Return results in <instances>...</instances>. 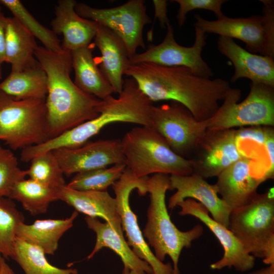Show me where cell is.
Masks as SVG:
<instances>
[{
	"instance_id": "f1b7e54d",
	"label": "cell",
	"mask_w": 274,
	"mask_h": 274,
	"mask_svg": "<svg viewBox=\"0 0 274 274\" xmlns=\"http://www.w3.org/2000/svg\"><path fill=\"white\" fill-rule=\"evenodd\" d=\"M2 5L35 38L39 39L47 50L59 53L63 51L60 40L52 30L41 24L26 9L19 0H0Z\"/></svg>"
},
{
	"instance_id": "e575fe53",
	"label": "cell",
	"mask_w": 274,
	"mask_h": 274,
	"mask_svg": "<svg viewBox=\"0 0 274 274\" xmlns=\"http://www.w3.org/2000/svg\"><path fill=\"white\" fill-rule=\"evenodd\" d=\"M273 129V127L267 126L240 127L235 129L237 145L243 142L250 141L261 147H263L269 133Z\"/></svg>"
},
{
	"instance_id": "2e32d148",
	"label": "cell",
	"mask_w": 274,
	"mask_h": 274,
	"mask_svg": "<svg viewBox=\"0 0 274 274\" xmlns=\"http://www.w3.org/2000/svg\"><path fill=\"white\" fill-rule=\"evenodd\" d=\"M253 158L244 157L222 172L215 183L218 194L232 211L249 202L266 181L264 173L255 168Z\"/></svg>"
},
{
	"instance_id": "60d3db41",
	"label": "cell",
	"mask_w": 274,
	"mask_h": 274,
	"mask_svg": "<svg viewBox=\"0 0 274 274\" xmlns=\"http://www.w3.org/2000/svg\"><path fill=\"white\" fill-rule=\"evenodd\" d=\"M248 274H274V264L254 270Z\"/></svg>"
},
{
	"instance_id": "6da1fadb",
	"label": "cell",
	"mask_w": 274,
	"mask_h": 274,
	"mask_svg": "<svg viewBox=\"0 0 274 274\" xmlns=\"http://www.w3.org/2000/svg\"><path fill=\"white\" fill-rule=\"evenodd\" d=\"M124 75L133 79L153 102L175 101L184 105L198 121L212 117L231 88L221 78L211 79L194 75L181 66L152 63L130 64Z\"/></svg>"
},
{
	"instance_id": "ab89813d",
	"label": "cell",
	"mask_w": 274,
	"mask_h": 274,
	"mask_svg": "<svg viewBox=\"0 0 274 274\" xmlns=\"http://www.w3.org/2000/svg\"><path fill=\"white\" fill-rule=\"evenodd\" d=\"M5 259L0 254V274H17L8 264Z\"/></svg>"
},
{
	"instance_id": "cb8c5ba5",
	"label": "cell",
	"mask_w": 274,
	"mask_h": 274,
	"mask_svg": "<svg viewBox=\"0 0 274 274\" xmlns=\"http://www.w3.org/2000/svg\"><path fill=\"white\" fill-rule=\"evenodd\" d=\"M38 47L35 38L16 19L6 18L5 62L11 64V72L37 64L35 53Z\"/></svg>"
},
{
	"instance_id": "9c48e42d",
	"label": "cell",
	"mask_w": 274,
	"mask_h": 274,
	"mask_svg": "<svg viewBox=\"0 0 274 274\" xmlns=\"http://www.w3.org/2000/svg\"><path fill=\"white\" fill-rule=\"evenodd\" d=\"M148 179V177L137 178L126 167L120 179L112 185L122 230L125 232L128 245L139 258L151 266L153 274H173L171 263H164L159 260L150 249L140 228L137 216L130 206L129 197L133 190L136 189L140 195L147 193Z\"/></svg>"
},
{
	"instance_id": "d6986e66",
	"label": "cell",
	"mask_w": 274,
	"mask_h": 274,
	"mask_svg": "<svg viewBox=\"0 0 274 274\" xmlns=\"http://www.w3.org/2000/svg\"><path fill=\"white\" fill-rule=\"evenodd\" d=\"M77 3L74 0L58 1L55 17L51 22L53 32L63 36V50L70 52L89 45L94 38L97 28L96 22L84 18L77 13Z\"/></svg>"
},
{
	"instance_id": "4dcf8cb0",
	"label": "cell",
	"mask_w": 274,
	"mask_h": 274,
	"mask_svg": "<svg viewBox=\"0 0 274 274\" xmlns=\"http://www.w3.org/2000/svg\"><path fill=\"white\" fill-rule=\"evenodd\" d=\"M24 221L12 199L0 198V254L5 258H11L18 227Z\"/></svg>"
},
{
	"instance_id": "603a6c76",
	"label": "cell",
	"mask_w": 274,
	"mask_h": 274,
	"mask_svg": "<svg viewBox=\"0 0 274 274\" xmlns=\"http://www.w3.org/2000/svg\"><path fill=\"white\" fill-rule=\"evenodd\" d=\"M90 45L71 52L74 82L84 92L103 100L112 95L114 90L93 57Z\"/></svg>"
},
{
	"instance_id": "836d02e7",
	"label": "cell",
	"mask_w": 274,
	"mask_h": 274,
	"mask_svg": "<svg viewBox=\"0 0 274 274\" xmlns=\"http://www.w3.org/2000/svg\"><path fill=\"white\" fill-rule=\"evenodd\" d=\"M179 5L177 15L178 24L181 27L184 24L187 14L195 9H202L213 12L217 19H221L225 15L223 13L222 5L227 2L226 0H174Z\"/></svg>"
},
{
	"instance_id": "d590c367",
	"label": "cell",
	"mask_w": 274,
	"mask_h": 274,
	"mask_svg": "<svg viewBox=\"0 0 274 274\" xmlns=\"http://www.w3.org/2000/svg\"><path fill=\"white\" fill-rule=\"evenodd\" d=\"M260 2L263 4L262 15L266 37L265 56L274 59V2L271 0H260Z\"/></svg>"
},
{
	"instance_id": "7c38bea8",
	"label": "cell",
	"mask_w": 274,
	"mask_h": 274,
	"mask_svg": "<svg viewBox=\"0 0 274 274\" xmlns=\"http://www.w3.org/2000/svg\"><path fill=\"white\" fill-rule=\"evenodd\" d=\"M191 158L193 173L204 179L217 177L222 172L246 157L239 149L235 129H207Z\"/></svg>"
},
{
	"instance_id": "b9f144b4",
	"label": "cell",
	"mask_w": 274,
	"mask_h": 274,
	"mask_svg": "<svg viewBox=\"0 0 274 274\" xmlns=\"http://www.w3.org/2000/svg\"><path fill=\"white\" fill-rule=\"evenodd\" d=\"M121 274H138L135 272L130 270L129 268L126 267H124Z\"/></svg>"
},
{
	"instance_id": "9a60e30c",
	"label": "cell",
	"mask_w": 274,
	"mask_h": 274,
	"mask_svg": "<svg viewBox=\"0 0 274 274\" xmlns=\"http://www.w3.org/2000/svg\"><path fill=\"white\" fill-rule=\"evenodd\" d=\"M170 190L176 191L169 198L167 208L173 209L187 198L201 203L216 221L228 227L232 210L218 195L216 185L196 174L169 176Z\"/></svg>"
},
{
	"instance_id": "ac0fdd59",
	"label": "cell",
	"mask_w": 274,
	"mask_h": 274,
	"mask_svg": "<svg viewBox=\"0 0 274 274\" xmlns=\"http://www.w3.org/2000/svg\"><path fill=\"white\" fill-rule=\"evenodd\" d=\"M217 45L219 52L233 65L234 72L231 82L244 78L252 83L274 87V59L250 52L228 37L219 36Z\"/></svg>"
},
{
	"instance_id": "4316f807",
	"label": "cell",
	"mask_w": 274,
	"mask_h": 274,
	"mask_svg": "<svg viewBox=\"0 0 274 274\" xmlns=\"http://www.w3.org/2000/svg\"><path fill=\"white\" fill-rule=\"evenodd\" d=\"M58 190L24 179L15 183L8 198L19 201L31 215L37 216L46 213L50 203L59 200Z\"/></svg>"
},
{
	"instance_id": "44dd1931",
	"label": "cell",
	"mask_w": 274,
	"mask_h": 274,
	"mask_svg": "<svg viewBox=\"0 0 274 274\" xmlns=\"http://www.w3.org/2000/svg\"><path fill=\"white\" fill-rule=\"evenodd\" d=\"M58 190L59 200L86 216L102 219L118 234L123 235L116 199L107 191H78L67 187L66 184Z\"/></svg>"
},
{
	"instance_id": "8d00e7d4",
	"label": "cell",
	"mask_w": 274,
	"mask_h": 274,
	"mask_svg": "<svg viewBox=\"0 0 274 274\" xmlns=\"http://www.w3.org/2000/svg\"><path fill=\"white\" fill-rule=\"evenodd\" d=\"M263 147L267 157V172L269 179L274 176V129L269 133Z\"/></svg>"
},
{
	"instance_id": "7402d4cb",
	"label": "cell",
	"mask_w": 274,
	"mask_h": 274,
	"mask_svg": "<svg viewBox=\"0 0 274 274\" xmlns=\"http://www.w3.org/2000/svg\"><path fill=\"white\" fill-rule=\"evenodd\" d=\"M86 223L96 234L94 248L87 258L89 260L104 248L113 250L121 259L124 267L138 274H153L151 266L139 258L125 241L124 235L118 234L107 222H101L98 218L86 216Z\"/></svg>"
},
{
	"instance_id": "d6a6232c",
	"label": "cell",
	"mask_w": 274,
	"mask_h": 274,
	"mask_svg": "<svg viewBox=\"0 0 274 274\" xmlns=\"http://www.w3.org/2000/svg\"><path fill=\"white\" fill-rule=\"evenodd\" d=\"M26 176L27 170L19 167L16 156L0 142V198L9 197L15 183Z\"/></svg>"
},
{
	"instance_id": "7a4b0ae2",
	"label": "cell",
	"mask_w": 274,
	"mask_h": 274,
	"mask_svg": "<svg viewBox=\"0 0 274 274\" xmlns=\"http://www.w3.org/2000/svg\"><path fill=\"white\" fill-rule=\"evenodd\" d=\"M35 56L47 77L45 101L49 139L99 115L101 100L81 90L70 77L73 70L70 51L55 53L38 47Z\"/></svg>"
},
{
	"instance_id": "ffe728a7",
	"label": "cell",
	"mask_w": 274,
	"mask_h": 274,
	"mask_svg": "<svg viewBox=\"0 0 274 274\" xmlns=\"http://www.w3.org/2000/svg\"><path fill=\"white\" fill-rule=\"evenodd\" d=\"M94 42L101 55L99 58V68L114 93L119 94L123 89V76L130 65L126 47L115 32L98 23Z\"/></svg>"
},
{
	"instance_id": "74e56055",
	"label": "cell",
	"mask_w": 274,
	"mask_h": 274,
	"mask_svg": "<svg viewBox=\"0 0 274 274\" xmlns=\"http://www.w3.org/2000/svg\"><path fill=\"white\" fill-rule=\"evenodd\" d=\"M152 3L155 10L154 20L157 18L159 21L160 27L165 28L167 25L169 23L167 16V1L165 0H153Z\"/></svg>"
},
{
	"instance_id": "f35d334b",
	"label": "cell",
	"mask_w": 274,
	"mask_h": 274,
	"mask_svg": "<svg viewBox=\"0 0 274 274\" xmlns=\"http://www.w3.org/2000/svg\"><path fill=\"white\" fill-rule=\"evenodd\" d=\"M6 18L0 6V79L2 78L3 64L6 61L5 57V24Z\"/></svg>"
},
{
	"instance_id": "4fadbf2b",
	"label": "cell",
	"mask_w": 274,
	"mask_h": 274,
	"mask_svg": "<svg viewBox=\"0 0 274 274\" xmlns=\"http://www.w3.org/2000/svg\"><path fill=\"white\" fill-rule=\"evenodd\" d=\"M181 210L180 216L190 215L202 222L214 234L222 246V257L210 265L211 269L220 270L233 267L244 272L250 270L255 265V258L249 254L244 247L227 227L214 220L208 210L196 200L187 198L178 204Z\"/></svg>"
},
{
	"instance_id": "e0dca14e",
	"label": "cell",
	"mask_w": 274,
	"mask_h": 274,
	"mask_svg": "<svg viewBox=\"0 0 274 274\" xmlns=\"http://www.w3.org/2000/svg\"><path fill=\"white\" fill-rule=\"evenodd\" d=\"M194 18V27L205 33H215L241 40L245 44L247 51L265 55L266 37L262 15L239 18L224 16L221 19L209 20L197 14Z\"/></svg>"
},
{
	"instance_id": "3957f363",
	"label": "cell",
	"mask_w": 274,
	"mask_h": 274,
	"mask_svg": "<svg viewBox=\"0 0 274 274\" xmlns=\"http://www.w3.org/2000/svg\"><path fill=\"white\" fill-rule=\"evenodd\" d=\"M147 187L150 202L143 236L153 249L155 256L162 262L168 256L173 262V274H180L179 261L182 251L190 248L192 242L202 235L203 228L197 224L183 231L172 221L165 202L166 191L170 190L168 175L154 174L148 178Z\"/></svg>"
},
{
	"instance_id": "30bf717a",
	"label": "cell",
	"mask_w": 274,
	"mask_h": 274,
	"mask_svg": "<svg viewBox=\"0 0 274 274\" xmlns=\"http://www.w3.org/2000/svg\"><path fill=\"white\" fill-rule=\"evenodd\" d=\"M151 127L175 153L185 158L193 153L207 129L206 121H197L187 108L175 101L153 106Z\"/></svg>"
},
{
	"instance_id": "1f68e13d",
	"label": "cell",
	"mask_w": 274,
	"mask_h": 274,
	"mask_svg": "<svg viewBox=\"0 0 274 274\" xmlns=\"http://www.w3.org/2000/svg\"><path fill=\"white\" fill-rule=\"evenodd\" d=\"M30 162L27 169L29 179L53 189L65 185L63 173L52 151L39 154Z\"/></svg>"
},
{
	"instance_id": "52a82bcc",
	"label": "cell",
	"mask_w": 274,
	"mask_h": 274,
	"mask_svg": "<svg viewBox=\"0 0 274 274\" xmlns=\"http://www.w3.org/2000/svg\"><path fill=\"white\" fill-rule=\"evenodd\" d=\"M242 102L238 88H231L223 102L206 121L207 129H227L251 126H274V87L256 83Z\"/></svg>"
},
{
	"instance_id": "f546056e",
	"label": "cell",
	"mask_w": 274,
	"mask_h": 274,
	"mask_svg": "<svg viewBox=\"0 0 274 274\" xmlns=\"http://www.w3.org/2000/svg\"><path fill=\"white\" fill-rule=\"evenodd\" d=\"M126 166L116 164L110 167L76 174L66 186L78 191H105L121 177Z\"/></svg>"
},
{
	"instance_id": "8fae6325",
	"label": "cell",
	"mask_w": 274,
	"mask_h": 274,
	"mask_svg": "<svg viewBox=\"0 0 274 274\" xmlns=\"http://www.w3.org/2000/svg\"><path fill=\"white\" fill-rule=\"evenodd\" d=\"M166 27V35L162 42L157 45L150 44L145 51L136 53L129 58L130 64L152 63L163 66H184L196 76L210 79L213 73L201 57V52L207 43L206 33L195 27L193 45L185 47L176 41L173 26L168 23Z\"/></svg>"
},
{
	"instance_id": "5bb4252c",
	"label": "cell",
	"mask_w": 274,
	"mask_h": 274,
	"mask_svg": "<svg viewBox=\"0 0 274 274\" xmlns=\"http://www.w3.org/2000/svg\"><path fill=\"white\" fill-rule=\"evenodd\" d=\"M52 152L66 176L116 164H125L119 139L88 142L79 147L60 148Z\"/></svg>"
},
{
	"instance_id": "83f0119b",
	"label": "cell",
	"mask_w": 274,
	"mask_h": 274,
	"mask_svg": "<svg viewBox=\"0 0 274 274\" xmlns=\"http://www.w3.org/2000/svg\"><path fill=\"white\" fill-rule=\"evenodd\" d=\"M39 247L16 236L11 258L25 274H78L76 268H61L52 265Z\"/></svg>"
},
{
	"instance_id": "277c9868",
	"label": "cell",
	"mask_w": 274,
	"mask_h": 274,
	"mask_svg": "<svg viewBox=\"0 0 274 274\" xmlns=\"http://www.w3.org/2000/svg\"><path fill=\"white\" fill-rule=\"evenodd\" d=\"M121 142L126 167L137 178L152 174L186 176L193 173L191 159L175 153L151 126L132 128Z\"/></svg>"
},
{
	"instance_id": "ba28073f",
	"label": "cell",
	"mask_w": 274,
	"mask_h": 274,
	"mask_svg": "<svg viewBox=\"0 0 274 274\" xmlns=\"http://www.w3.org/2000/svg\"><path fill=\"white\" fill-rule=\"evenodd\" d=\"M75 11L81 17L106 26L115 32L124 43L129 58L139 47L145 48L143 37L145 25L151 23L145 1L130 0L113 8L99 9L77 3Z\"/></svg>"
},
{
	"instance_id": "5b68a950",
	"label": "cell",
	"mask_w": 274,
	"mask_h": 274,
	"mask_svg": "<svg viewBox=\"0 0 274 274\" xmlns=\"http://www.w3.org/2000/svg\"><path fill=\"white\" fill-rule=\"evenodd\" d=\"M228 228L249 254L268 265L274 264L273 188L257 193L249 202L233 210Z\"/></svg>"
},
{
	"instance_id": "8992f818",
	"label": "cell",
	"mask_w": 274,
	"mask_h": 274,
	"mask_svg": "<svg viewBox=\"0 0 274 274\" xmlns=\"http://www.w3.org/2000/svg\"><path fill=\"white\" fill-rule=\"evenodd\" d=\"M45 100H17L0 92V142L16 150L49 139Z\"/></svg>"
},
{
	"instance_id": "484cf974",
	"label": "cell",
	"mask_w": 274,
	"mask_h": 274,
	"mask_svg": "<svg viewBox=\"0 0 274 274\" xmlns=\"http://www.w3.org/2000/svg\"><path fill=\"white\" fill-rule=\"evenodd\" d=\"M47 90V77L39 62L21 71L11 72L0 83V92L17 100H45Z\"/></svg>"
},
{
	"instance_id": "d4e9b609",
	"label": "cell",
	"mask_w": 274,
	"mask_h": 274,
	"mask_svg": "<svg viewBox=\"0 0 274 274\" xmlns=\"http://www.w3.org/2000/svg\"><path fill=\"white\" fill-rule=\"evenodd\" d=\"M78 212L65 219L37 220L31 224L21 223L16 236L40 248L46 254L54 255L63 234L72 227Z\"/></svg>"
}]
</instances>
